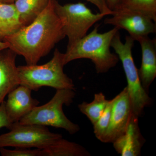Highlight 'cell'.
<instances>
[{"mask_svg":"<svg viewBox=\"0 0 156 156\" xmlns=\"http://www.w3.org/2000/svg\"><path fill=\"white\" fill-rule=\"evenodd\" d=\"M94 5L98 9L99 13L105 16L113 14L114 12L109 8L107 0H86Z\"/></svg>","mask_w":156,"mask_h":156,"instance_id":"44dd1931","label":"cell"},{"mask_svg":"<svg viewBox=\"0 0 156 156\" xmlns=\"http://www.w3.org/2000/svg\"><path fill=\"white\" fill-rule=\"evenodd\" d=\"M128 89L125 87L113 98L110 121L102 142L112 143L125 132L133 115Z\"/></svg>","mask_w":156,"mask_h":156,"instance_id":"9c48e42d","label":"cell"},{"mask_svg":"<svg viewBox=\"0 0 156 156\" xmlns=\"http://www.w3.org/2000/svg\"><path fill=\"white\" fill-rule=\"evenodd\" d=\"M113 98L109 100L103 113L93 126L94 133L98 140L102 142L110 121Z\"/></svg>","mask_w":156,"mask_h":156,"instance_id":"d6986e66","label":"cell"},{"mask_svg":"<svg viewBox=\"0 0 156 156\" xmlns=\"http://www.w3.org/2000/svg\"><path fill=\"white\" fill-rule=\"evenodd\" d=\"M120 0H107L108 5L112 11H114L117 8Z\"/></svg>","mask_w":156,"mask_h":156,"instance_id":"603a6c76","label":"cell"},{"mask_svg":"<svg viewBox=\"0 0 156 156\" xmlns=\"http://www.w3.org/2000/svg\"><path fill=\"white\" fill-rule=\"evenodd\" d=\"M17 55L9 48L0 51V105L9 92L20 85Z\"/></svg>","mask_w":156,"mask_h":156,"instance_id":"7c38bea8","label":"cell"},{"mask_svg":"<svg viewBox=\"0 0 156 156\" xmlns=\"http://www.w3.org/2000/svg\"><path fill=\"white\" fill-rule=\"evenodd\" d=\"M23 26L14 3L0 2V41H3Z\"/></svg>","mask_w":156,"mask_h":156,"instance_id":"5bb4252c","label":"cell"},{"mask_svg":"<svg viewBox=\"0 0 156 156\" xmlns=\"http://www.w3.org/2000/svg\"><path fill=\"white\" fill-rule=\"evenodd\" d=\"M135 41L130 36H126L125 43L121 40L119 31L112 40L111 47L115 50L122 65L127 79L128 95L132 112L138 117L143 113L146 107L150 105L151 99L143 88L132 56V50Z\"/></svg>","mask_w":156,"mask_h":156,"instance_id":"5b68a950","label":"cell"},{"mask_svg":"<svg viewBox=\"0 0 156 156\" xmlns=\"http://www.w3.org/2000/svg\"><path fill=\"white\" fill-rule=\"evenodd\" d=\"M108 101L104 94L100 92L95 94L92 102H82L78 105V108L94 125L103 113Z\"/></svg>","mask_w":156,"mask_h":156,"instance_id":"e0dca14e","label":"cell"},{"mask_svg":"<svg viewBox=\"0 0 156 156\" xmlns=\"http://www.w3.org/2000/svg\"><path fill=\"white\" fill-rule=\"evenodd\" d=\"M54 2L50 0L32 22L3 40L9 44V49L23 56L27 65L37 64L66 37Z\"/></svg>","mask_w":156,"mask_h":156,"instance_id":"6da1fadb","label":"cell"},{"mask_svg":"<svg viewBox=\"0 0 156 156\" xmlns=\"http://www.w3.org/2000/svg\"><path fill=\"white\" fill-rule=\"evenodd\" d=\"M50 0H16L14 3L21 22L24 26L30 24L44 11Z\"/></svg>","mask_w":156,"mask_h":156,"instance_id":"2e32d148","label":"cell"},{"mask_svg":"<svg viewBox=\"0 0 156 156\" xmlns=\"http://www.w3.org/2000/svg\"><path fill=\"white\" fill-rule=\"evenodd\" d=\"M119 8L137 11L156 22V0H120L116 9Z\"/></svg>","mask_w":156,"mask_h":156,"instance_id":"ac0fdd59","label":"cell"},{"mask_svg":"<svg viewBox=\"0 0 156 156\" xmlns=\"http://www.w3.org/2000/svg\"><path fill=\"white\" fill-rule=\"evenodd\" d=\"M75 96V90L56 89L55 95L49 102L35 107L19 122L62 128L69 134H75L80 131V126L68 119L62 109L64 105L69 106Z\"/></svg>","mask_w":156,"mask_h":156,"instance_id":"277c9868","label":"cell"},{"mask_svg":"<svg viewBox=\"0 0 156 156\" xmlns=\"http://www.w3.org/2000/svg\"><path fill=\"white\" fill-rule=\"evenodd\" d=\"M16 0H0V2L13 4Z\"/></svg>","mask_w":156,"mask_h":156,"instance_id":"d4e9b609","label":"cell"},{"mask_svg":"<svg viewBox=\"0 0 156 156\" xmlns=\"http://www.w3.org/2000/svg\"><path fill=\"white\" fill-rule=\"evenodd\" d=\"M41 156H89L88 151L78 144L62 137L41 149Z\"/></svg>","mask_w":156,"mask_h":156,"instance_id":"9a60e30c","label":"cell"},{"mask_svg":"<svg viewBox=\"0 0 156 156\" xmlns=\"http://www.w3.org/2000/svg\"><path fill=\"white\" fill-rule=\"evenodd\" d=\"M9 48V45L8 43L0 41V51Z\"/></svg>","mask_w":156,"mask_h":156,"instance_id":"cb8c5ba5","label":"cell"},{"mask_svg":"<svg viewBox=\"0 0 156 156\" xmlns=\"http://www.w3.org/2000/svg\"><path fill=\"white\" fill-rule=\"evenodd\" d=\"M136 41L139 42L142 53L138 75L143 88L148 92L156 77V39L147 36L139 37Z\"/></svg>","mask_w":156,"mask_h":156,"instance_id":"4fadbf2b","label":"cell"},{"mask_svg":"<svg viewBox=\"0 0 156 156\" xmlns=\"http://www.w3.org/2000/svg\"><path fill=\"white\" fill-rule=\"evenodd\" d=\"M64 53L56 49L52 58L45 64L17 66L20 85L34 91L44 87L75 90L73 80L64 72Z\"/></svg>","mask_w":156,"mask_h":156,"instance_id":"3957f363","label":"cell"},{"mask_svg":"<svg viewBox=\"0 0 156 156\" xmlns=\"http://www.w3.org/2000/svg\"><path fill=\"white\" fill-rule=\"evenodd\" d=\"M13 123L11 122L6 114L5 101H3L0 105V129L6 128L9 129Z\"/></svg>","mask_w":156,"mask_h":156,"instance_id":"7402d4cb","label":"cell"},{"mask_svg":"<svg viewBox=\"0 0 156 156\" xmlns=\"http://www.w3.org/2000/svg\"><path fill=\"white\" fill-rule=\"evenodd\" d=\"M113 12L112 17L105 19V24L125 30L135 41L139 37L156 33V22L142 13L123 8L116 9Z\"/></svg>","mask_w":156,"mask_h":156,"instance_id":"ba28073f","label":"cell"},{"mask_svg":"<svg viewBox=\"0 0 156 156\" xmlns=\"http://www.w3.org/2000/svg\"><path fill=\"white\" fill-rule=\"evenodd\" d=\"M10 131L0 135V148L14 147L44 148L62 137V134L51 132L46 126L13 123Z\"/></svg>","mask_w":156,"mask_h":156,"instance_id":"52a82bcc","label":"cell"},{"mask_svg":"<svg viewBox=\"0 0 156 156\" xmlns=\"http://www.w3.org/2000/svg\"><path fill=\"white\" fill-rule=\"evenodd\" d=\"M0 154L2 156H41L40 149H31L27 148L16 147L10 150L5 147L0 148Z\"/></svg>","mask_w":156,"mask_h":156,"instance_id":"ffe728a7","label":"cell"},{"mask_svg":"<svg viewBox=\"0 0 156 156\" xmlns=\"http://www.w3.org/2000/svg\"><path fill=\"white\" fill-rule=\"evenodd\" d=\"M138 118L133 114L126 131L112 143L116 151L122 156L140 155L145 140L140 130Z\"/></svg>","mask_w":156,"mask_h":156,"instance_id":"8fae6325","label":"cell"},{"mask_svg":"<svg viewBox=\"0 0 156 156\" xmlns=\"http://www.w3.org/2000/svg\"><path fill=\"white\" fill-rule=\"evenodd\" d=\"M32 90L27 87L19 85L8 94L5 101V107L8 118L12 123L19 122L40 102L33 98Z\"/></svg>","mask_w":156,"mask_h":156,"instance_id":"30bf717a","label":"cell"},{"mask_svg":"<svg viewBox=\"0 0 156 156\" xmlns=\"http://www.w3.org/2000/svg\"><path fill=\"white\" fill-rule=\"evenodd\" d=\"M54 8L61 20L66 37L68 39L67 48L87 35L93 25L105 15L93 13L86 4L82 2L62 5L54 0Z\"/></svg>","mask_w":156,"mask_h":156,"instance_id":"8992f818","label":"cell"},{"mask_svg":"<svg viewBox=\"0 0 156 156\" xmlns=\"http://www.w3.org/2000/svg\"><path fill=\"white\" fill-rule=\"evenodd\" d=\"M99 27V24H95L90 33L67 48L64 53L65 65L76 59L88 58L93 62L98 74L108 72L117 65L119 59L116 53L111 51V45L114 37L119 30L114 27L100 33L98 32Z\"/></svg>","mask_w":156,"mask_h":156,"instance_id":"7a4b0ae2","label":"cell"}]
</instances>
